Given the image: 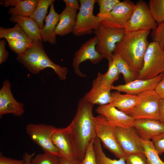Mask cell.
Returning a JSON list of instances; mask_svg holds the SVG:
<instances>
[{
	"mask_svg": "<svg viewBox=\"0 0 164 164\" xmlns=\"http://www.w3.org/2000/svg\"><path fill=\"white\" fill-rule=\"evenodd\" d=\"M94 105L84 97L81 98L75 115L70 124L73 137L76 157L81 161L88 145L96 137L92 112Z\"/></svg>",
	"mask_w": 164,
	"mask_h": 164,
	"instance_id": "1",
	"label": "cell"
},
{
	"mask_svg": "<svg viewBox=\"0 0 164 164\" xmlns=\"http://www.w3.org/2000/svg\"><path fill=\"white\" fill-rule=\"evenodd\" d=\"M150 30H142L126 32L117 43L114 53L118 55L138 72L142 69L143 58L149 43Z\"/></svg>",
	"mask_w": 164,
	"mask_h": 164,
	"instance_id": "2",
	"label": "cell"
},
{
	"mask_svg": "<svg viewBox=\"0 0 164 164\" xmlns=\"http://www.w3.org/2000/svg\"><path fill=\"white\" fill-rule=\"evenodd\" d=\"M16 59L33 74H37L46 68H50L60 80H64L66 79L67 69L54 63L49 59L41 40H33L30 47L24 53L18 55Z\"/></svg>",
	"mask_w": 164,
	"mask_h": 164,
	"instance_id": "3",
	"label": "cell"
},
{
	"mask_svg": "<svg viewBox=\"0 0 164 164\" xmlns=\"http://www.w3.org/2000/svg\"><path fill=\"white\" fill-rule=\"evenodd\" d=\"M164 72L163 48L158 43H149L143 58L142 68L137 79H148Z\"/></svg>",
	"mask_w": 164,
	"mask_h": 164,
	"instance_id": "4",
	"label": "cell"
},
{
	"mask_svg": "<svg viewBox=\"0 0 164 164\" xmlns=\"http://www.w3.org/2000/svg\"><path fill=\"white\" fill-rule=\"evenodd\" d=\"M80 8L77 14L73 34L77 36L90 34L97 29L101 23L98 17L93 14L96 0H80Z\"/></svg>",
	"mask_w": 164,
	"mask_h": 164,
	"instance_id": "5",
	"label": "cell"
},
{
	"mask_svg": "<svg viewBox=\"0 0 164 164\" xmlns=\"http://www.w3.org/2000/svg\"><path fill=\"white\" fill-rule=\"evenodd\" d=\"M125 32V29L107 28L101 25L94 32L97 38L96 51L103 58L108 61L112 60L116 45L121 40Z\"/></svg>",
	"mask_w": 164,
	"mask_h": 164,
	"instance_id": "6",
	"label": "cell"
},
{
	"mask_svg": "<svg viewBox=\"0 0 164 164\" xmlns=\"http://www.w3.org/2000/svg\"><path fill=\"white\" fill-rule=\"evenodd\" d=\"M56 128L52 125L44 124L29 123L26 126V130L31 139L44 153L59 157L52 139Z\"/></svg>",
	"mask_w": 164,
	"mask_h": 164,
	"instance_id": "7",
	"label": "cell"
},
{
	"mask_svg": "<svg viewBox=\"0 0 164 164\" xmlns=\"http://www.w3.org/2000/svg\"><path fill=\"white\" fill-rule=\"evenodd\" d=\"M96 137L108 150L118 159L124 158L125 155L117 140L114 126L102 115L94 117Z\"/></svg>",
	"mask_w": 164,
	"mask_h": 164,
	"instance_id": "8",
	"label": "cell"
},
{
	"mask_svg": "<svg viewBox=\"0 0 164 164\" xmlns=\"http://www.w3.org/2000/svg\"><path fill=\"white\" fill-rule=\"evenodd\" d=\"M135 4L129 0L121 1L108 14L98 17L101 25L113 29H125L135 9Z\"/></svg>",
	"mask_w": 164,
	"mask_h": 164,
	"instance_id": "9",
	"label": "cell"
},
{
	"mask_svg": "<svg viewBox=\"0 0 164 164\" xmlns=\"http://www.w3.org/2000/svg\"><path fill=\"white\" fill-rule=\"evenodd\" d=\"M138 96V102L131 116L134 120L149 118L159 121L160 98L155 90L145 91Z\"/></svg>",
	"mask_w": 164,
	"mask_h": 164,
	"instance_id": "10",
	"label": "cell"
},
{
	"mask_svg": "<svg viewBox=\"0 0 164 164\" xmlns=\"http://www.w3.org/2000/svg\"><path fill=\"white\" fill-rule=\"evenodd\" d=\"M157 25L151 14L148 5L145 2L139 0L135 4L125 29L126 32L142 30H152L157 27Z\"/></svg>",
	"mask_w": 164,
	"mask_h": 164,
	"instance_id": "11",
	"label": "cell"
},
{
	"mask_svg": "<svg viewBox=\"0 0 164 164\" xmlns=\"http://www.w3.org/2000/svg\"><path fill=\"white\" fill-rule=\"evenodd\" d=\"M97 43V37L95 36L82 43L80 48L75 53L72 66L75 73L78 76L83 78L87 77L80 70L79 66L81 63L89 60L92 63L96 64L103 59L96 50Z\"/></svg>",
	"mask_w": 164,
	"mask_h": 164,
	"instance_id": "12",
	"label": "cell"
},
{
	"mask_svg": "<svg viewBox=\"0 0 164 164\" xmlns=\"http://www.w3.org/2000/svg\"><path fill=\"white\" fill-rule=\"evenodd\" d=\"M118 142L125 156L131 154L144 153L142 139L134 127H115Z\"/></svg>",
	"mask_w": 164,
	"mask_h": 164,
	"instance_id": "13",
	"label": "cell"
},
{
	"mask_svg": "<svg viewBox=\"0 0 164 164\" xmlns=\"http://www.w3.org/2000/svg\"><path fill=\"white\" fill-rule=\"evenodd\" d=\"M52 139L59 157L67 159L76 157L73 137L70 124L65 128H56Z\"/></svg>",
	"mask_w": 164,
	"mask_h": 164,
	"instance_id": "14",
	"label": "cell"
},
{
	"mask_svg": "<svg viewBox=\"0 0 164 164\" xmlns=\"http://www.w3.org/2000/svg\"><path fill=\"white\" fill-rule=\"evenodd\" d=\"M24 112L23 104L14 98L11 91L10 83L8 80H5L0 90V118L9 114L21 117Z\"/></svg>",
	"mask_w": 164,
	"mask_h": 164,
	"instance_id": "15",
	"label": "cell"
},
{
	"mask_svg": "<svg viewBox=\"0 0 164 164\" xmlns=\"http://www.w3.org/2000/svg\"><path fill=\"white\" fill-rule=\"evenodd\" d=\"M96 112L104 116L114 127L126 128L133 126L134 118L111 104L99 106L96 108Z\"/></svg>",
	"mask_w": 164,
	"mask_h": 164,
	"instance_id": "16",
	"label": "cell"
},
{
	"mask_svg": "<svg viewBox=\"0 0 164 164\" xmlns=\"http://www.w3.org/2000/svg\"><path fill=\"white\" fill-rule=\"evenodd\" d=\"M163 73L151 79H137L127 84L113 86L111 89L120 92L136 95L147 91L154 90L162 79Z\"/></svg>",
	"mask_w": 164,
	"mask_h": 164,
	"instance_id": "17",
	"label": "cell"
},
{
	"mask_svg": "<svg viewBox=\"0 0 164 164\" xmlns=\"http://www.w3.org/2000/svg\"><path fill=\"white\" fill-rule=\"evenodd\" d=\"M133 127L141 139L150 140L164 133V125L159 120L149 118L135 120Z\"/></svg>",
	"mask_w": 164,
	"mask_h": 164,
	"instance_id": "18",
	"label": "cell"
},
{
	"mask_svg": "<svg viewBox=\"0 0 164 164\" xmlns=\"http://www.w3.org/2000/svg\"><path fill=\"white\" fill-rule=\"evenodd\" d=\"M138 95L122 94L117 91L111 93L110 104L119 110L131 116L138 102Z\"/></svg>",
	"mask_w": 164,
	"mask_h": 164,
	"instance_id": "19",
	"label": "cell"
},
{
	"mask_svg": "<svg viewBox=\"0 0 164 164\" xmlns=\"http://www.w3.org/2000/svg\"><path fill=\"white\" fill-rule=\"evenodd\" d=\"M77 12L76 9L65 7L60 14L59 20L55 29L56 35L63 36L73 32L76 24Z\"/></svg>",
	"mask_w": 164,
	"mask_h": 164,
	"instance_id": "20",
	"label": "cell"
},
{
	"mask_svg": "<svg viewBox=\"0 0 164 164\" xmlns=\"http://www.w3.org/2000/svg\"><path fill=\"white\" fill-rule=\"evenodd\" d=\"M60 14L55 11L53 3L50 6V9L48 15L45 19V24L43 28L40 30L42 40L48 42L51 44L56 43L55 28L59 22Z\"/></svg>",
	"mask_w": 164,
	"mask_h": 164,
	"instance_id": "21",
	"label": "cell"
},
{
	"mask_svg": "<svg viewBox=\"0 0 164 164\" xmlns=\"http://www.w3.org/2000/svg\"><path fill=\"white\" fill-rule=\"evenodd\" d=\"M10 20L18 25L32 40L42 41L40 29L36 22L29 17L11 15Z\"/></svg>",
	"mask_w": 164,
	"mask_h": 164,
	"instance_id": "22",
	"label": "cell"
},
{
	"mask_svg": "<svg viewBox=\"0 0 164 164\" xmlns=\"http://www.w3.org/2000/svg\"><path fill=\"white\" fill-rule=\"evenodd\" d=\"M111 90L104 89L100 86L92 83V87L84 97L88 102L99 106L110 104L111 101Z\"/></svg>",
	"mask_w": 164,
	"mask_h": 164,
	"instance_id": "23",
	"label": "cell"
},
{
	"mask_svg": "<svg viewBox=\"0 0 164 164\" xmlns=\"http://www.w3.org/2000/svg\"><path fill=\"white\" fill-rule=\"evenodd\" d=\"M120 74L113 59L108 61L107 72L104 74L98 73L93 82L104 89L111 90L114 83L118 79Z\"/></svg>",
	"mask_w": 164,
	"mask_h": 164,
	"instance_id": "24",
	"label": "cell"
},
{
	"mask_svg": "<svg viewBox=\"0 0 164 164\" xmlns=\"http://www.w3.org/2000/svg\"><path fill=\"white\" fill-rule=\"evenodd\" d=\"M38 0H19L13 7L10 8L8 13L12 15L29 17L35 9Z\"/></svg>",
	"mask_w": 164,
	"mask_h": 164,
	"instance_id": "25",
	"label": "cell"
},
{
	"mask_svg": "<svg viewBox=\"0 0 164 164\" xmlns=\"http://www.w3.org/2000/svg\"><path fill=\"white\" fill-rule=\"evenodd\" d=\"M113 59L118 71L122 74L125 84L138 79L139 73L132 68L120 56L113 53Z\"/></svg>",
	"mask_w": 164,
	"mask_h": 164,
	"instance_id": "26",
	"label": "cell"
},
{
	"mask_svg": "<svg viewBox=\"0 0 164 164\" xmlns=\"http://www.w3.org/2000/svg\"><path fill=\"white\" fill-rule=\"evenodd\" d=\"M20 40L32 43V41L26 35L21 28L15 24L12 28L0 27V38Z\"/></svg>",
	"mask_w": 164,
	"mask_h": 164,
	"instance_id": "27",
	"label": "cell"
},
{
	"mask_svg": "<svg viewBox=\"0 0 164 164\" xmlns=\"http://www.w3.org/2000/svg\"><path fill=\"white\" fill-rule=\"evenodd\" d=\"M54 0H38L36 6L29 17L34 20L42 29L44 25L43 21L50 6L54 3Z\"/></svg>",
	"mask_w": 164,
	"mask_h": 164,
	"instance_id": "28",
	"label": "cell"
},
{
	"mask_svg": "<svg viewBox=\"0 0 164 164\" xmlns=\"http://www.w3.org/2000/svg\"><path fill=\"white\" fill-rule=\"evenodd\" d=\"M93 146L98 164H126L124 158L116 160L107 157L103 151L100 140L97 137L94 140Z\"/></svg>",
	"mask_w": 164,
	"mask_h": 164,
	"instance_id": "29",
	"label": "cell"
},
{
	"mask_svg": "<svg viewBox=\"0 0 164 164\" xmlns=\"http://www.w3.org/2000/svg\"><path fill=\"white\" fill-rule=\"evenodd\" d=\"M142 142L148 164H164V162L159 158L152 141L142 139Z\"/></svg>",
	"mask_w": 164,
	"mask_h": 164,
	"instance_id": "30",
	"label": "cell"
},
{
	"mask_svg": "<svg viewBox=\"0 0 164 164\" xmlns=\"http://www.w3.org/2000/svg\"><path fill=\"white\" fill-rule=\"evenodd\" d=\"M149 7L151 14L157 23L164 22V0H150Z\"/></svg>",
	"mask_w": 164,
	"mask_h": 164,
	"instance_id": "31",
	"label": "cell"
},
{
	"mask_svg": "<svg viewBox=\"0 0 164 164\" xmlns=\"http://www.w3.org/2000/svg\"><path fill=\"white\" fill-rule=\"evenodd\" d=\"M31 164H60V157L44 152L38 154L32 158Z\"/></svg>",
	"mask_w": 164,
	"mask_h": 164,
	"instance_id": "32",
	"label": "cell"
},
{
	"mask_svg": "<svg viewBox=\"0 0 164 164\" xmlns=\"http://www.w3.org/2000/svg\"><path fill=\"white\" fill-rule=\"evenodd\" d=\"M120 2L119 0H96L99 7V12L97 16L99 17L108 14Z\"/></svg>",
	"mask_w": 164,
	"mask_h": 164,
	"instance_id": "33",
	"label": "cell"
},
{
	"mask_svg": "<svg viewBox=\"0 0 164 164\" xmlns=\"http://www.w3.org/2000/svg\"><path fill=\"white\" fill-rule=\"evenodd\" d=\"M6 39L10 48L18 55L24 53L30 47L32 42L9 39Z\"/></svg>",
	"mask_w": 164,
	"mask_h": 164,
	"instance_id": "34",
	"label": "cell"
},
{
	"mask_svg": "<svg viewBox=\"0 0 164 164\" xmlns=\"http://www.w3.org/2000/svg\"><path fill=\"white\" fill-rule=\"evenodd\" d=\"M151 35L153 41L158 43L163 48L164 46V22L158 24L157 27L152 30Z\"/></svg>",
	"mask_w": 164,
	"mask_h": 164,
	"instance_id": "35",
	"label": "cell"
},
{
	"mask_svg": "<svg viewBox=\"0 0 164 164\" xmlns=\"http://www.w3.org/2000/svg\"><path fill=\"white\" fill-rule=\"evenodd\" d=\"M94 140L91 142L87 147L81 164H98L94 148Z\"/></svg>",
	"mask_w": 164,
	"mask_h": 164,
	"instance_id": "36",
	"label": "cell"
},
{
	"mask_svg": "<svg viewBox=\"0 0 164 164\" xmlns=\"http://www.w3.org/2000/svg\"><path fill=\"white\" fill-rule=\"evenodd\" d=\"M126 164H148L144 153H135L126 155Z\"/></svg>",
	"mask_w": 164,
	"mask_h": 164,
	"instance_id": "37",
	"label": "cell"
},
{
	"mask_svg": "<svg viewBox=\"0 0 164 164\" xmlns=\"http://www.w3.org/2000/svg\"><path fill=\"white\" fill-rule=\"evenodd\" d=\"M151 141L159 154L164 153V133L155 136Z\"/></svg>",
	"mask_w": 164,
	"mask_h": 164,
	"instance_id": "38",
	"label": "cell"
},
{
	"mask_svg": "<svg viewBox=\"0 0 164 164\" xmlns=\"http://www.w3.org/2000/svg\"><path fill=\"white\" fill-rule=\"evenodd\" d=\"M5 39H2L0 41V64L5 62L6 60L8 55L9 52L5 48Z\"/></svg>",
	"mask_w": 164,
	"mask_h": 164,
	"instance_id": "39",
	"label": "cell"
},
{
	"mask_svg": "<svg viewBox=\"0 0 164 164\" xmlns=\"http://www.w3.org/2000/svg\"><path fill=\"white\" fill-rule=\"evenodd\" d=\"M24 160H18L7 157L0 153V164H23Z\"/></svg>",
	"mask_w": 164,
	"mask_h": 164,
	"instance_id": "40",
	"label": "cell"
},
{
	"mask_svg": "<svg viewBox=\"0 0 164 164\" xmlns=\"http://www.w3.org/2000/svg\"><path fill=\"white\" fill-rule=\"evenodd\" d=\"M160 99H164V72L163 77L155 89Z\"/></svg>",
	"mask_w": 164,
	"mask_h": 164,
	"instance_id": "41",
	"label": "cell"
},
{
	"mask_svg": "<svg viewBox=\"0 0 164 164\" xmlns=\"http://www.w3.org/2000/svg\"><path fill=\"white\" fill-rule=\"evenodd\" d=\"M66 5V7L73 9L77 10L80 8L79 2L77 0H63Z\"/></svg>",
	"mask_w": 164,
	"mask_h": 164,
	"instance_id": "42",
	"label": "cell"
},
{
	"mask_svg": "<svg viewBox=\"0 0 164 164\" xmlns=\"http://www.w3.org/2000/svg\"><path fill=\"white\" fill-rule=\"evenodd\" d=\"M60 164H81V161L75 157L71 159H67L60 157Z\"/></svg>",
	"mask_w": 164,
	"mask_h": 164,
	"instance_id": "43",
	"label": "cell"
},
{
	"mask_svg": "<svg viewBox=\"0 0 164 164\" xmlns=\"http://www.w3.org/2000/svg\"><path fill=\"white\" fill-rule=\"evenodd\" d=\"M159 115V121L164 125V99L160 100Z\"/></svg>",
	"mask_w": 164,
	"mask_h": 164,
	"instance_id": "44",
	"label": "cell"
},
{
	"mask_svg": "<svg viewBox=\"0 0 164 164\" xmlns=\"http://www.w3.org/2000/svg\"><path fill=\"white\" fill-rule=\"evenodd\" d=\"M35 153H33L31 154L28 152H25L22 157L24 162L23 164H31V159L34 156Z\"/></svg>",
	"mask_w": 164,
	"mask_h": 164,
	"instance_id": "45",
	"label": "cell"
},
{
	"mask_svg": "<svg viewBox=\"0 0 164 164\" xmlns=\"http://www.w3.org/2000/svg\"><path fill=\"white\" fill-rule=\"evenodd\" d=\"M18 1L19 0H2L0 1V3L6 7H8L10 6L13 7L15 5Z\"/></svg>",
	"mask_w": 164,
	"mask_h": 164,
	"instance_id": "46",
	"label": "cell"
},
{
	"mask_svg": "<svg viewBox=\"0 0 164 164\" xmlns=\"http://www.w3.org/2000/svg\"><path fill=\"white\" fill-rule=\"evenodd\" d=\"M163 50H164V46L163 47Z\"/></svg>",
	"mask_w": 164,
	"mask_h": 164,
	"instance_id": "47",
	"label": "cell"
}]
</instances>
